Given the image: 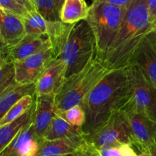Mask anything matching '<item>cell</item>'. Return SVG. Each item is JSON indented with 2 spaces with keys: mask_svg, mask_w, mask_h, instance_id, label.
I'll list each match as a JSON object with an SVG mask.
<instances>
[{
  "mask_svg": "<svg viewBox=\"0 0 156 156\" xmlns=\"http://www.w3.org/2000/svg\"><path fill=\"white\" fill-rule=\"evenodd\" d=\"M55 57L66 65V78L83 69L96 56V41L86 20L67 24L52 43Z\"/></svg>",
  "mask_w": 156,
  "mask_h": 156,
  "instance_id": "3",
  "label": "cell"
},
{
  "mask_svg": "<svg viewBox=\"0 0 156 156\" xmlns=\"http://www.w3.org/2000/svg\"><path fill=\"white\" fill-rule=\"evenodd\" d=\"M50 47L53 46L49 37L27 34L14 47L8 49L1 48L0 59H9L13 62H19Z\"/></svg>",
  "mask_w": 156,
  "mask_h": 156,
  "instance_id": "11",
  "label": "cell"
},
{
  "mask_svg": "<svg viewBox=\"0 0 156 156\" xmlns=\"http://www.w3.org/2000/svg\"><path fill=\"white\" fill-rule=\"evenodd\" d=\"M85 137L89 144L97 149L119 143L134 146L126 115L120 106L113 110L108 118L92 131L85 134Z\"/></svg>",
  "mask_w": 156,
  "mask_h": 156,
  "instance_id": "7",
  "label": "cell"
},
{
  "mask_svg": "<svg viewBox=\"0 0 156 156\" xmlns=\"http://www.w3.org/2000/svg\"><path fill=\"white\" fill-rule=\"evenodd\" d=\"M89 6L85 0H65L60 10V20L62 23L73 24L86 20Z\"/></svg>",
  "mask_w": 156,
  "mask_h": 156,
  "instance_id": "20",
  "label": "cell"
},
{
  "mask_svg": "<svg viewBox=\"0 0 156 156\" xmlns=\"http://www.w3.org/2000/svg\"><path fill=\"white\" fill-rule=\"evenodd\" d=\"M75 156H100L98 152L97 149L92 145L89 144L87 142L86 144L80 149L78 151Z\"/></svg>",
  "mask_w": 156,
  "mask_h": 156,
  "instance_id": "27",
  "label": "cell"
},
{
  "mask_svg": "<svg viewBox=\"0 0 156 156\" xmlns=\"http://www.w3.org/2000/svg\"><path fill=\"white\" fill-rule=\"evenodd\" d=\"M126 7L106 0H92L86 21L96 41V56L104 63L120 30Z\"/></svg>",
  "mask_w": 156,
  "mask_h": 156,
  "instance_id": "4",
  "label": "cell"
},
{
  "mask_svg": "<svg viewBox=\"0 0 156 156\" xmlns=\"http://www.w3.org/2000/svg\"><path fill=\"white\" fill-rule=\"evenodd\" d=\"M18 2H19L20 4H21L22 5H24L26 9L28 11L31 10H35L33 7V5H32L30 0H16Z\"/></svg>",
  "mask_w": 156,
  "mask_h": 156,
  "instance_id": "30",
  "label": "cell"
},
{
  "mask_svg": "<svg viewBox=\"0 0 156 156\" xmlns=\"http://www.w3.org/2000/svg\"><path fill=\"white\" fill-rule=\"evenodd\" d=\"M129 93L123 104L133 111L156 122V89L140 67L134 63L127 66Z\"/></svg>",
  "mask_w": 156,
  "mask_h": 156,
  "instance_id": "6",
  "label": "cell"
},
{
  "mask_svg": "<svg viewBox=\"0 0 156 156\" xmlns=\"http://www.w3.org/2000/svg\"><path fill=\"white\" fill-rule=\"evenodd\" d=\"M97 150L100 156H138L133 146L128 143H114L98 148Z\"/></svg>",
  "mask_w": 156,
  "mask_h": 156,
  "instance_id": "24",
  "label": "cell"
},
{
  "mask_svg": "<svg viewBox=\"0 0 156 156\" xmlns=\"http://www.w3.org/2000/svg\"><path fill=\"white\" fill-rule=\"evenodd\" d=\"M127 66L111 70L87 94L81 106L86 115L82 130L87 134L105 121L111 111L121 105L129 93Z\"/></svg>",
  "mask_w": 156,
  "mask_h": 156,
  "instance_id": "2",
  "label": "cell"
},
{
  "mask_svg": "<svg viewBox=\"0 0 156 156\" xmlns=\"http://www.w3.org/2000/svg\"><path fill=\"white\" fill-rule=\"evenodd\" d=\"M155 31H156V27H155Z\"/></svg>",
  "mask_w": 156,
  "mask_h": 156,
  "instance_id": "35",
  "label": "cell"
},
{
  "mask_svg": "<svg viewBox=\"0 0 156 156\" xmlns=\"http://www.w3.org/2000/svg\"><path fill=\"white\" fill-rule=\"evenodd\" d=\"M56 114L55 94L35 96V109L33 117V126L35 134L42 140Z\"/></svg>",
  "mask_w": 156,
  "mask_h": 156,
  "instance_id": "15",
  "label": "cell"
},
{
  "mask_svg": "<svg viewBox=\"0 0 156 156\" xmlns=\"http://www.w3.org/2000/svg\"><path fill=\"white\" fill-rule=\"evenodd\" d=\"M34 102L35 95H30V94L25 96L20 101H18L0 119V126L7 124L9 122L23 115L24 113L27 112L33 107Z\"/></svg>",
  "mask_w": 156,
  "mask_h": 156,
  "instance_id": "21",
  "label": "cell"
},
{
  "mask_svg": "<svg viewBox=\"0 0 156 156\" xmlns=\"http://www.w3.org/2000/svg\"><path fill=\"white\" fill-rule=\"evenodd\" d=\"M83 138H85V133L82 127H78L70 124L63 117L59 114H55L43 140H54L59 139Z\"/></svg>",
  "mask_w": 156,
  "mask_h": 156,
  "instance_id": "17",
  "label": "cell"
},
{
  "mask_svg": "<svg viewBox=\"0 0 156 156\" xmlns=\"http://www.w3.org/2000/svg\"><path fill=\"white\" fill-rule=\"evenodd\" d=\"M124 111L133 139L134 146L140 152L149 149L156 143V122L124 105H120Z\"/></svg>",
  "mask_w": 156,
  "mask_h": 156,
  "instance_id": "8",
  "label": "cell"
},
{
  "mask_svg": "<svg viewBox=\"0 0 156 156\" xmlns=\"http://www.w3.org/2000/svg\"><path fill=\"white\" fill-rule=\"evenodd\" d=\"M148 7H149V20L150 23L153 27L154 30H155L156 27V0H147Z\"/></svg>",
  "mask_w": 156,
  "mask_h": 156,
  "instance_id": "28",
  "label": "cell"
},
{
  "mask_svg": "<svg viewBox=\"0 0 156 156\" xmlns=\"http://www.w3.org/2000/svg\"><path fill=\"white\" fill-rule=\"evenodd\" d=\"M56 114L63 117L70 124L78 127L82 128L86 120L85 112L81 105H77L62 112H56Z\"/></svg>",
  "mask_w": 156,
  "mask_h": 156,
  "instance_id": "25",
  "label": "cell"
},
{
  "mask_svg": "<svg viewBox=\"0 0 156 156\" xmlns=\"http://www.w3.org/2000/svg\"><path fill=\"white\" fill-rule=\"evenodd\" d=\"M0 9L23 17L27 12V9L16 0H0Z\"/></svg>",
  "mask_w": 156,
  "mask_h": 156,
  "instance_id": "26",
  "label": "cell"
},
{
  "mask_svg": "<svg viewBox=\"0 0 156 156\" xmlns=\"http://www.w3.org/2000/svg\"><path fill=\"white\" fill-rule=\"evenodd\" d=\"M106 1H108L110 3H112L114 5H116L121 6V7H126L133 0H106Z\"/></svg>",
  "mask_w": 156,
  "mask_h": 156,
  "instance_id": "29",
  "label": "cell"
},
{
  "mask_svg": "<svg viewBox=\"0 0 156 156\" xmlns=\"http://www.w3.org/2000/svg\"><path fill=\"white\" fill-rule=\"evenodd\" d=\"M110 71L95 57L83 69L66 78L55 94L56 112H62L80 105L87 94Z\"/></svg>",
  "mask_w": 156,
  "mask_h": 156,
  "instance_id": "5",
  "label": "cell"
},
{
  "mask_svg": "<svg viewBox=\"0 0 156 156\" xmlns=\"http://www.w3.org/2000/svg\"><path fill=\"white\" fill-rule=\"evenodd\" d=\"M54 1H55V2H56V5H57L58 9H59V12H60V10H61V9H62V5H63L64 1H65V0H54Z\"/></svg>",
  "mask_w": 156,
  "mask_h": 156,
  "instance_id": "32",
  "label": "cell"
},
{
  "mask_svg": "<svg viewBox=\"0 0 156 156\" xmlns=\"http://www.w3.org/2000/svg\"><path fill=\"white\" fill-rule=\"evenodd\" d=\"M148 150L150 152L151 156H156V143L151 145L149 147Z\"/></svg>",
  "mask_w": 156,
  "mask_h": 156,
  "instance_id": "31",
  "label": "cell"
},
{
  "mask_svg": "<svg viewBox=\"0 0 156 156\" xmlns=\"http://www.w3.org/2000/svg\"><path fill=\"white\" fill-rule=\"evenodd\" d=\"M0 19L1 48H11L25 37L23 17L0 9Z\"/></svg>",
  "mask_w": 156,
  "mask_h": 156,
  "instance_id": "13",
  "label": "cell"
},
{
  "mask_svg": "<svg viewBox=\"0 0 156 156\" xmlns=\"http://www.w3.org/2000/svg\"><path fill=\"white\" fill-rule=\"evenodd\" d=\"M55 57L53 47H47L23 60L15 62L18 83H35L43 72Z\"/></svg>",
  "mask_w": 156,
  "mask_h": 156,
  "instance_id": "9",
  "label": "cell"
},
{
  "mask_svg": "<svg viewBox=\"0 0 156 156\" xmlns=\"http://www.w3.org/2000/svg\"><path fill=\"white\" fill-rule=\"evenodd\" d=\"M138 156H151V154L148 149H146V150L141 151Z\"/></svg>",
  "mask_w": 156,
  "mask_h": 156,
  "instance_id": "33",
  "label": "cell"
},
{
  "mask_svg": "<svg viewBox=\"0 0 156 156\" xmlns=\"http://www.w3.org/2000/svg\"><path fill=\"white\" fill-rule=\"evenodd\" d=\"M153 30L147 0H133L126 6L118 34L104 62L105 66L109 70L128 66L143 39Z\"/></svg>",
  "mask_w": 156,
  "mask_h": 156,
  "instance_id": "1",
  "label": "cell"
},
{
  "mask_svg": "<svg viewBox=\"0 0 156 156\" xmlns=\"http://www.w3.org/2000/svg\"><path fill=\"white\" fill-rule=\"evenodd\" d=\"M41 140L35 134L33 120L0 152V156H35Z\"/></svg>",
  "mask_w": 156,
  "mask_h": 156,
  "instance_id": "14",
  "label": "cell"
},
{
  "mask_svg": "<svg viewBox=\"0 0 156 156\" xmlns=\"http://www.w3.org/2000/svg\"><path fill=\"white\" fill-rule=\"evenodd\" d=\"M87 143L83 139H59L42 140L35 156H66L75 155Z\"/></svg>",
  "mask_w": 156,
  "mask_h": 156,
  "instance_id": "16",
  "label": "cell"
},
{
  "mask_svg": "<svg viewBox=\"0 0 156 156\" xmlns=\"http://www.w3.org/2000/svg\"><path fill=\"white\" fill-rule=\"evenodd\" d=\"M35 109V102L31 108L23 115L9 123L0 126V152L2 151L13 139L32 120Z\"/></svg>",
  "mask_w": 156,
  "mask_h": 156,
  "instance_id": "19",
  "label": "cell"
},
{
  "mask_svg": "<svg viewBox=\"0 0 156 156\" xmlns=\"http://www.w3.org/2000/svg\"><path fill=\"white\" fill-rule=\"evenodd\" d=\"M0 93L16 82L15 62L9 59H0Z\"/></svg>",
  "mask_w": 156,
  "mask_h": 156,
  "instance_id": "23",
  "label": "cell"
},
{
  "mask_svg": "<svg viewBox=\"0 0 156 156\" xmlns=\"http://www.w3.org/2000/svg\"><path fill=\"white\" fill-rule=\"evenodd\" d=\"M130 63L138 66L156 89V31L150 32L134 53ZM129 63V64H130Z\"/></svg>",
  "mask_w": 156,
  "mask_h": 156,
  "instance_id": "10",
  "label": "cell"
},
{
  "mask_svg": "<svg viewBox=\"0 0 156 156\" xmlns=\"http://www.w3.org/2000/svg\"><path fill=\"white\" fill-rule=\"evenodd\" d=\"M66 156H75V155H66Z\"/></svg>",
  "mask_w": 156,
  "mask_h": 156,
  "instance_id": "34",
  "label": "cell"
},
{
  "mask_svg": "<svg viewBox=\"0 0 156 156\" xmlns=\"http://www.w3.org/2000/svg\"><path fill=\"white\" fill-rule=\"evenodd\" d=\"M29 94L36 95L35 83L22 84L16 82L0 93V119L15 104Z\"/></svg>",
  "mask_w": 156,
  "mask_h": 156,
  "instance_id": "18",
  "label": "cell"
},
{
  "mask_svg": "<svg viewBox=\"0 0 156 156\" xmlns=\"http://www.w3.org/2000/svg\"><path fill=\"white\" fill-rule=\"evenodd\" d=\"M33 7L43 18L52 22H59L60 12L54 0H30Z\"/></svg>",
  "mask_w": 156,
  "mask_h": 156,
  "instance_id": "22",
  "label": "cell"
},
{
  "mask_svg": "<svg viewBox=\"0 0 156 156\" xmlns=\"http://www.w3.org/2000/svg\"><path fill=\"white\" fill-rule=\"evenodd\" d=\"M66 79V65L62 59L54 58L35 82L36 95L55 94Z\"/></svg>",
  "mask_w": 156,
  "mask_h": 156,
  "instance_id": "12",
  "label": "cell"
}]
</instances>
